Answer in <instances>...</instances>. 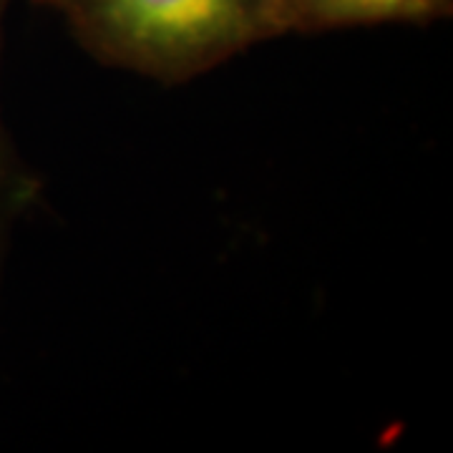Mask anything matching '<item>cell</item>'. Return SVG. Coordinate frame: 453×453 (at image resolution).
<instances>
[{"mask_svg": "<svg viewBox=\"0 0 453 453\" xmlns=\"http://www.w3.org/2000/svg\"><path fill=\"white\" fill-rule=\"evenodd\" d=\"M98 64L177 86L285 35L282 0H31Z\"/></svg>", "mask_w": 453, "mask_h": 453, "instance_id": "obj_1", "label": "cell"}, {"mask_svg": "<svg viewBox=\"0 0 453 453\" xmlns=\"http://www.w3.org/2000/svg\"><path fill=\"white\" fill-rule=\"evenodd\" d=\"M451 13L453 0H282L285 35L371 26H428Z\"/></svg>", "mask_w": 453, "mask_h": 453, "instance_id": "obj_2", "label": "cell"}, {"mask_svg": "<svg viewBox=\"0 0 453 453\" xmlns=\"http://www.w3.org/2000/svg\"><path fill=\"white\" fill-rule=\"evenodd\" d=\"M13 0H0V64H3V35H5V16ZM38 196V179L26 166L11 131L3 119L0 106V267L5 259V250L13 237V229L20 217L31 210Z\"/></svg>", "mask_w": 453, "mask_h": 453, "instance_id": "obj_3", "label": "cell"}]
</instances>
